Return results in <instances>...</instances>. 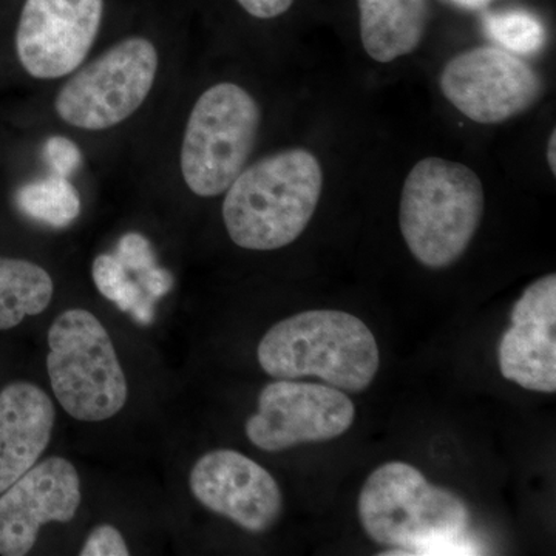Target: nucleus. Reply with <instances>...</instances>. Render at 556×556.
Wrapping results in <instances>:
<instances>
[{
  "label": "nucleus",
  "instance_id": "f257e3e1",
  "mask_svg": "<svg viewBox=\"0 0 556 556\" xmlns=\"http://www.w3.org/2000/svg\"><path fill=\"white\" fill-rule=\"evenodd\" d=\"M324 169L306 149L257 161L233 179L223 201L230 240L249 251H276L299 239L316 214Z\"/></svg>",
  "mask_w": 556,
  "mask_h": 556
},
{
  "label": "nucleus",
  "instance_id": "f03ea898",
  "mask_svg": "<svg viewBox=\"0 0 556 556\" xmlns=\"http://www.w3.org/2000/svg\"><path fill=\"white\" fill-rule=\"evenodd\" d=\"M358 518L380 546L416 555L468 554L470 511L455 493L430 484L407 463H387L369 475L358 496ZM475 554V551H471Z\"/></svg>",
  "mask_w": 556,
  "mask_h": 556
},
{
  "label": "nucleus",
  "instance_id": "7ed1b4c3",
  "mask_svg": "<svg viewBox=\"0 0 556 556\" xmlns=\"http://www.w3.org/2000/svg\"><path fill=\"white\" fill-rule=\"evenodd\" d=\"M260 367L276 379L314 376L328 386L362 393L379 371L378 340L343 311H306L278 321L263 336Z\"/></svg>",
  "mask_w": 556,
  "mask_h": 556
},
{
  "label": "nucleus",
  "instance_id": "20e7f679",
  "mask_svg": "<svg viewBox=\"0 0 556 556\" xmlns=\"http://www.w3.org/2000/svg\"><path fill=\"white\" fill-rule=\"evenodd\" d=\"M484 207V186L470 167L431 156L413 166L402 188V237L420 265L448 268L477 236Z\"/></svg>",
  "mask_w": 556,
  "mask_h": 556
},
{
  "label": "nucleus",
  "instance_id": "39448f33",
  "mask_svg": "<svg viewBox=\"0 0 556 556\" xmlns=\"http://www.w3.org/2000/svg\"><path fill=\"white\" fill-rule=\"evenodd\" d=\"M50 383L62 408L83 422H102L126 405V375L104 325L86 309L62 313L49 331Z\"/></svg>",
  "mask_w": 556,
  "mask_h": 556
},
{
  "label": "nucleus",
  "instance_id": "423d86ee",
  "mask_svg": "<svg viewBox=\"0 0 556 556\" xmlns=\"http://www.w3.org/2000/svg\"><path fill=\"white\" fill-rule=\"evenodd\" d=\"M262 123L257 101L232 83L204 91L190 112L181 146V174L190 192L222 195L254 150Z\"/></svg>",
  "mask_w": 556,
  "mask_h": 556
},
{
  "label": "nucleus",
  "instance_id": "0eeeda50",
  "mask_svg": "<svg viewBox=\"0 0 556 556\" xmlns=\"http://www.w3.org/2000/svg\"><path fill=\"white\" fill-rule=\"evenodd\" d=\"M159 65V50L149 39H123L72 73L54 100V110L64 123L80 130L112 129L148 100Z\"/></svg>",
  "mask_w": 556,
  "mask_h": 556
},
{
  "label": "nucleus",
  "instance_id": "6e6552de",
  "mask_svg": "<svg viewBox=\"0 0 556 556\" xmlns=\"http://www.w3.org/2000/svg\"><path fill=\"white\" fill-rule=\"evenodd\" d=\"M356 419L353 401L339 388L277 379L263 388L247 437L265 452L342 437Z\"/></svg>",
  "mask_w": 556,
  "mask_h": 556
},
{
  "label": "nucleus",
  "instance_id": "1a4fd4ad",
  "mask_svg": "<svg viewBox=\"0 0 556 556\" xmlns=\"http://www.w3.org/2000/svg\"><path fill=\"white\" fill-rule=\"evenodd\" d=\"M442 93L478 124H500L532 108L543 93L535 70L510 51L477 47L452 58L442 70Z\"/></svg>",
  "mask_w": 556,
  "mask_h": 556
},
{
  "label": "nucleus",
  "instance_id": "9d476101",
  "mask_svg": "<svg viewBox=\"0 0 556 556\" xmlns=\"http://www.w3.org/2000/svg\"><path fill=\"white\" fill-rule=\"evenodd\" d=\"M104 0H25L16 53L35 79H60L86 61L100 33Z\"/></svg>",
  "mask_w": 556,
  "mask_h": 556
},
{
  "label": "nucleus",
  "instance_id": "9b49d317",
  "mask_svg": "<svg viewBox=\"0 0 556 556\" xmlns=\"http://www.w3.org/2000/svg\"><path fill=\"white\" fill-rule=\"evenodd\" d=\"M189 485L201 506L248 532H266L283 510V496L273 475L236 450L201 456L190 471Z\"/></svg>",
  "mask_w": 556,
  "mask_h": 556
},
{
  "label": "nucleus",
  "instance_id": "f8f14e48",
  "mask_svg": "<svg viewBox=\"0 0 556 556\" xmlns=\"http://www.w3.org/2000/svg\"><path fill=\"white\" fill-rule=\"evenodd\" d=\"M79 506V475L70 460L53 456L36 464L0 493V555H27L40 527L72 521Z\"/></svg>",
  "mask_w": 556,
  "mask_h": 556
},
{
  "label": "nucleus",
  "instance_id": "ddd939ff",
  "mask_svg": "<svg viewBox=\"0 0 556 556\" xmlns=\"http://www.w3.org/2000/svg\"><path fill=\"white\" fill-rule=\"evenodd\" d=\"M556 276L526 288L511 309L497 358L504 378L538 393L556 391Z\"/></svg>",
  "mask_w": 556,
  "mask_h": 556
},
{
  "label": "nucleus",
  "instance_id": "4468645a",
  "mask_svg": "<svg viewBox=\"0 0 556 556\" xmlns=\"http://www.w3.org/2000/svg\"><path fill=\"white\" fill-rule=\"evenodd\" d=\"M53 402L28 382L0 391V493L38 464L53 433Z\"/></svg>",
  "mask_w": 556,
  "mask_h": 556
},
{
  "label": "nucleus",
  "instance_id": "2eb2a0df",
  "mask_svg": "<svg viewBox=\"0 0 556 556\" xmlns=\"http://www.w3.org/2000/svg\"><path fill=\"white\" fill-rule=\"evenodd\" d=\"M362 46L388 64L413 53L427 30L428 0H357Z\"/></svg>",
  "mask_w": 556,
  "mask_h": 556
},
{
  "label": "nucleus",
  "instance_id": "dca6fc26",
  "mask_svg": "<svg viewBox=\"0 0 556 556\" xmlns=\"http://www.w3.org/2000/svg\"><path fill=\"white\" fill-rule=\"evenodd\" d=\"M53 278L28 260L0 257V331L38 316L53 299Z\"/></svg>",
  "mask_w": 556,
  "mask_h": 556
},
{
  "label": "nucleus",
  "instance_id": "f3484780",
  "mask_svg": "<svg viewBox=\"0 0 556 556\" xmlns=\"http://www.w3.org/2000/svg\"><path fill=\"white\" fill-rule=\"evenodd\" d=\"M14 203L25 217L51 228H67L80 214L78 190L68 178L60 175L22 186L14 195Z\"/></svg>",
  "mask_w": 556,
  "mask_h": 556
},
{
  "label": "nucleus",
  "instance_id": "a211bd4d",
  "mask_svg": "<svg viewBox=\"0 0 556 556\" xmlns=\"http://www.w3.org/2000/svg\"><path fill=\"white\" fill-rule=\"evenodd\" d=\"M91 276L101 295L115 303L124 313H130L138 324L144 327L152 324L155 302L142 291L137 280L129 277L115 254L98 255L91 266Z\"/></svg>",
  "mask_w": 556,
  "mask_h": 556
},
{
  "label": "nucleus",
  "instance_id": "6ab92c4d",
  "mask_svg": "<svg viewBox=\"0 0 556 556\" xmlns=\"http://www.w3.org/2000/svg\"><path fill=\"white\" fill-rule=\"evenodd\" d=\"M484 25L486 35L511 53L533 54L546 42L543 24L527 11L486 14Z\"/></svg>",
  "mask_w": 556,
  "mask_h": 556
},
{
  "label": "nucleus",
  "instance_id": "aec40b11",
  "mask_svg": "<svg viewBox=\"0 0 556 556\" xmlns=\"http://www.w3.org/2000/svg\"><path fill=\"white\" fill-rule=\"evenodd\" d=\"M115 255L127 273L137 274V276L159 265L152 244L138 232H129L121 237Z\"/></svg>",
  "mask_w": 556,
  "mask_h": 556
},
{
  "label": "nucleus",
  "instance_id": "412c9836",
  "mask_svg": "<svg viewBox=\"0 0 556 556\" xmlns=\"http://www.w3.org/2000/svg\"><path fill=\"white\" fill-rule=\"evenodd\" d=\"M42 156L49 164L53 175L72 177L83 161L80 149L72 139L65 137H50L43 144Z\"/></svg>",
  "mask_w": 556,
  "mask_h": 556
},
{
  "label": "nucleus",
  "instance_id": "4be33fe9",
  "mask_svg": "<svg viewBox=\"0 0 556 556\" xmlns=\"http://www.w3.org/2000/svg\"><path fill=\"white\" fill-rule=\"evenodd\" d=\"M80 556H127L129 547L118 529L102 525L97 527L84 544Z\"/></svg>",
  "mask_w": 556,
  "mask_h": 556
},
{
  "label": "nucleus",
  "instance_id": "5701e85b",
  "mask_svg": "<svg viewBox=\"0 0 556 556\" xmlns=\"http://www.w3.org/2000/svg\"><path fill=\"white\" fill-rule=\"evenodd\" d=\"M137 281L142 291L149 295L153 302L169 294L170 289L174 288V276L169 270L161 268V266H153L152 269L146 270L144 274L137 276Z\"/></svg>",
  "mask_w": 556,
  "mask_h": 556
},
{
  "label": "nucleus",
  "instance_id": "b1692460",
  "mask_svg": "<svg viewBox=\"0 0 556 556\" xmlns=\"http://www.w3.org/2000/svg\"><path fill=\"white\" fill-rule=\"evenodd\" d=\"M241 9L257 20H274L291 9L294 0H237Z\"/></svg>",
  "mask_w": 556,
  "mask_h": 556
},
{
  "label": "nucleus",
  "instance_id": "393cba45",
  "mask_svg": "<svg viewBox=\"0 0 556 556\" xmlns=\"http://www.w3.org/2000/svg\"><path fill=\"white\" fill-rule=\"evenodd\" d=\"M547 161L552 174H556V130H552L551 138L547 142Z\"/></svg>",
  "mask_w": 556,
  "mask_h": 556
},
{
  "label": "nucleus",
  "instance_id": "a878e982",
  "mask_svg": "<svg viewBox=\"0 0 556 556\" xmlns=\"http://www.w3.org/2000/svg\"><path fill=\"white\" fill-rule=\"evenodd\" d=\"M452 2L463 7V9L478 10L485 7L486 3L492 2V0H452Z\"/></svg>",
  "mask_w": 556,
  "mask_h": 556
}]
</instances>
